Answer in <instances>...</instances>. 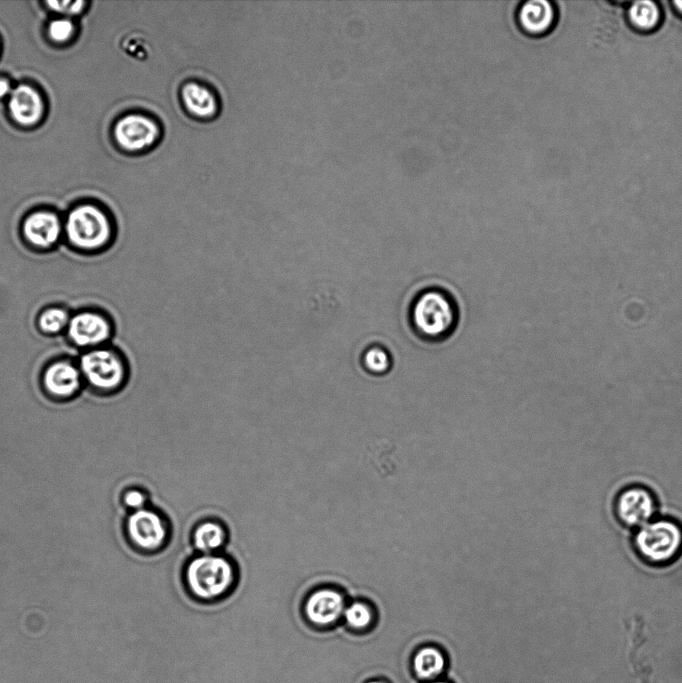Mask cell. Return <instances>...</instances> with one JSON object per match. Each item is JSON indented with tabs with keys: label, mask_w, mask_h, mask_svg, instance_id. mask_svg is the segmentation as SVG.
<instances>
[{
	"label": "cell",
	"mask_w": 682,
	"mask_h": 683,
	"mask_svg": "<svg viewBox=\"0 0 682 683\" xmlns=\"http://www.w3.org/2000/svg\"><path fill=\"white\" fill-rule=\"evenodd\" d=\"M77 363L85 388L95 395H115L129 381L130 365L127 357L110 344L81 352Z\"/></svg>",
	"instance_id": "1"
},
{
	"label": "cell",
	"mask_w": 682,
	"mask_h": 683,
	"mask_svg": "<svg viewBox=\"0 0 682 683\" xmlns=\"http://www.w3.org/2000/svg\"><path fill=\"white\" fill-rule=\"evenodd\" d=\"M114 239L115 231L109 217L93 205L72 209L63 222V240L77 254L94 256L104 253Z\"/></svg>",
	"instance_id": "2"
},
{
	"label": "cell",
	"mask_w": 682,
	"mask_h": 683,
	"mask_svg": "<svg viewBox=\"0 0 682 683\" xmlns=\"http://www.w3.org/2000/svg\"><path fill=\"white\" fill-rule=\"evenodd\" d=\"M236 570L227 557L216 554H199L186 566L185 583L191 594L203 601L223 597L232 590Z\"/></svg>",
	"instance_id": "3"
},
{
	"label": "cell",
	"mask_w": 682,
	"mask_h": 683,
	"mask_svg": "<svg viewBox=\"0 0 682 683\" xmlns=\"http://www.w3.org/2000/svg\"><path fill=\"white\" fill-rule=\"evenodd\" d=\"M633 544L639 557L650 565H666L682 551V527L671 519H652L639 527Z\"/></svg>",
	"instance_id": "4"
},
{
	"label": "cell",
	"mask_w": 682,
	"mask_h": 683,
	"mask_svg": "<svg viewBox=\"0 0 682 683\" xmlns=\"http://www.w3.org/2000/svg\"><path fill=\"white\" fill-rule=\"evenodd\" d=\"M411 321L419 335L429 339L447 336L456 323V307L439 290L421 293L411 308Z\"/></svg>",
	"instance_id": "5"
},
{
	"label": "cell",
	"mask_w": 682,
	"mask_h": 683,
	"mask_svg": "<svg viewBox=\"0 0 682 683\" xmlns=\"http://www.w3.org/2000/svg\"><path fill=\"white\" fill-rule=\"evenodd\" d=\"M115 333L113 319L105 311L83 308L72 312L65 337L81 352L110 344Z\"/></svg>",
	"instance_id": "6"
},
{
	"label": "cell",
	"mask_w": 682,
	"mask_h": 683,
	"mask_svg": "<svg viewBox=\"0 0 682 683\" xmlns=\"http://www.w3.org/2000/svg\"><path fill=\"white\" fill-rule=\"evenodd\" d=\"M39 386L46 398L58 403L75 399L85 388L77 360L70 357L48 361L40 372Z\"/></svg>",
	"instance_id": "7"
},
{
	"label": "cell",
	"mask_w": 682,
	"mask_h": 683,
	"mask_svg": "<svg viewBox=\"0 0 682 683\" xmlns=\"http://www.w3.org/2000/svg\"><path fill=\"white\" fill-rule=\"evenodd\" d=\"M125 532L129 543L144 553L160 550L168 540L167 521L160 513L146 507L128 516Z\"/></svg>",
	"instance_id": "8"
},
{
	"label": "cell",
	"mask_w": 682,
	"mask_h": 683,
	"mask_svg": "<svg viewBox=\"0 0 682 683\" xmlns=\"http://www.w3.org/2000/svg\"><path fill=\"white\" fill-rule=\"evenodd\" d=\"M118 144L129 152L153 148L162 137L159 121L149 115L132 113L120 119L114 129Z\"/></svg>",
	"instance_id": "9"
},
{
	"label": "cell",
	"mask_w": 682,
	"mask_h": 683,
	"mask_svg": "<svg viewBox=\"0 0 682 683\" xmlns=\"http://www.w3.org/2000/svg\"><path fill=\"white\" fill-rule=\"evenodd\" d=\"M21 239L35 253L53 251L63 240V222L53 212H33L21 225Z\"/></svg>",
	"instance_id": "10"
},
{
	"label": "cell",
	"mask_w": 682,
	"mask_h": 683,
	"mask_svg": "<svg viewBox=\"0 0 682 683\" xmlns=\"http://www.w3.org/2000/svg\"><path fill=\"white\" fill-rule=\"evenodd\" d=\"M654 495L645 487L630 486L623 489L615 501V514L620 523L639 528L654 518L656 512Z\"/></svg>",
	"instance_id": "11"
},
{
	"label": "cell",
	"mask_w": 682,
	"mask_h": 683,
	"mask_svg": "<svg viewBox=\"0 0 682 683\" xmlns=\"http://www.w3.org/2000/svg\"><path fill=\"white\" fill-rule=\"evenodd\" d=\"M347 603L339 589L321 587L307 596L303 609L305 617L314 626L332 627L342 620Z\"/></svg>",
	"instance_id": "12"
},
{
	"label": "cell",
	"mask_w": 682,
	"mask_h": 683,
	"mask_svg": "<svg viewBox=\"0 0 682 683\" xmlns=\"http://www.w3.org/2000/svg\"><path fill=\"white\" fill-rule=\"evenodd\" d=\"M179 99L184 111L199 121L215 119L221 109L220 98L215 88L202 80L185 81L180 87Z\"/></svg>",
	"instance_id": "13"
},
{
	"label": "cell",
	"mask_w": 682,
	"mask_h": 683,
	"mask_svg": "<svg viewBox=\"0 0 682 683\" xmlns=\"http://www.w3.org/2000/svg\"><path fill=\"white\" fill-rule=\"evenodd\" d=\"M450 660L446 650L435 643L416 647L409 659L411 675L419 683L436 681L446 677Z\"/></svg>",
	"instance_id": "14"
},
{
	"label": "cell",
	"mask_w": 682,
	"mask_h": 683,
	"mask_svg": "<svg viewBox=\"0 0 682 683\" xmlns=\"http://www.w3.org/2000/svg\"><path fill=\"white\" fill-rule=\"evenodd\" d=\"M555 18L551 2L528 0L520 3L516 11V22L520 30L528 35H541L552 26Z\"/></svg>",
	"instance_id": "15"
},
{
	"label": "cell",
	"mask_w": 682,
	"mask_h": 683,
	"mask_svg": "<svg viewBox=\"0 0 682 683\" xmlns=\"http://www.w3.org/2000/svg\"><path fill=\"white\" fill-rule=\"evenodd\" d=\"M9 110L18 123L29 126L41 118L43 102L35 89L28 85H19L10 94Z\"/></svg>",
	"instance_id": "16"
},
{
	"label": "cell",
	"mask_w": 682,
	"mask_h": 683,
	"mask_svg": "<svg viewBox=\"0 0 682 683\" xmlns=\"http://www.w3.org/2000/svg\"><path fill=\"white\" fill-rule=\"evenodd\" d=\"M342 620L350 632L365 635L376 627L378 615L369 601L359 599L347 603Z\"/></svg>",
	"instance_id": "17"
},
{
	"label": "cell",
	"mask_w": 682,
	"mask_h": 683,
	"mask_svg": "<svg viewBox=\"0 0 682 683\" xmlns=\"http://www.w3.org/2000/svg\"><path fill=\"white\" fill-rule=\"evenodd\" d=\"M227 531L215 520L200 522L192 532V543L200 554H216L227 542Z\"/></svg>",
	"instance_id": "18"
},
{
	"label": "cell",
	"mask_w": 682,
	"mask_h": 683,
	"mask_svg": "<svg viewBox=\"0 0 682 683\" xmlns=\"http://www.w3.org/2000/svg\"><path fill=\"white\" fill-rule=\"evenodd\" d=\"M72 312L61 305H50L40 310L35 319L38 332L46 337L65 334Z\"/></svg>",
	"instance_id": "19"
},
{
	"label": "cell",
	"mask_w": 682,
	"mask_h": 683,
	"mask_svg": "<svg viewBox=\"0 0 682 683\" xmlns=\"http://www.w3.org/2000/svg\"><path fill=\"white\" fill-rule=\"evenodd\" d=\"M659 9L652 1H637L629 9L630 20L639 28L650 29L659 20Z\"/></svg>",
	"instance_id": "20"
},
{
	"label": "cell",
	"mask_w": 682,
	"mask_h": 683,
	"mask_svg": "<svg viewBox=\"0 0 682 683\" xmlns=\"http://www.w3.org/2000/svg\"><path fill=\"white\" fill-rule=\"evenodd\" d=\"M364 365L374 373H383L389 369L390 357L386 350L372 347L364 354Z\"/></svg>",
	"instance_id": "21"
},
{
	"label": "cell",
	"mask_w": 682,
	"mask_h": 683,
	"mask_svg": "<svg viewBox=\"0 0 682 683\" xmlns=\"http://www.w3.org/2000/svg\"><path fill=\"white\" fill-rule=\"evenodd\" d=\"M74 31V25L69 19H57L49 25V36L57 42L68 40Z\"/></svg>",
	"instance_id": "22"
},
{
	"label": "cell",
	"mask_w": 682,
	"mask_h": 683,
	"mask_svg": "<svg viewBox=\"0 0 682 683\" xmlns=\"http://www.w3.org/2000/svg\"><path fill=\"white\" fill-rule=\"evenodd\" d=\"M147 502L146 494L136 488L128 489L123 494L124 505L133 511L145 508Z\"/></svg>",
	"instance_id": "23"
},
{
	"label": "cell",
	"mask_w": 682,
	"mask_h": 683,
	"mask_svg": "<svg viewBox=\"0 0 682 683\" xmlns=\"http://www.w3.org/2000/svg\"><path fill=\"white\" fill-rule=\"evenodd\" d=\"M86 4L85 1H48L46 2V5L49 6L50 9L53 11H56L61 14L65 15H74L78 14L81 12L83 9L84 5Z\"/></svg>",
	"instance_id": "24"
},
{
	"label": "cell",
	"mask_w": 682,
	"mask_h": 683,
	"mask_svg": "<svg viewBox=\"0 0 682 683\" xmlns=\"http://www.w3.org/2000/svg\"><path fill=\"white\" fill-rule=\"evenodd\" d=\"M12 92L10 83L5 79H0V98L7 95L10 96Z\"/></svg>",
	"instance_id": "25"
},
{
	"label": "cell",
	"mask_w": 682,
	"mask_h": 683,
	"mask_svg": "<svg viewBox=\"0 0 682 683\" xmlns=\"http://www.w3.org/2000/svg\"><path fill=\"white\" fill-rule=\"evenodd\" d=\"M364 683H392L390 680L383 677H376L366 680Z\"/></svg>",
	"instance_id": "26"
},
{
	"label": "cell",
	"mask_w": 682,
	"mask_h": 683,
	"mask_svg": "<svg viewBox=\"0 0 682 683\" xmlns=\"http://www.w3.org/2000/svg\"><path fill=\"white\" fill-rule=\"evenodd\" d=\"M427 683H454V682L445 677V678H442V679H439L436 681H432V682H427Z\"/></svg>",
	"instance_id": "27"
},
{
	"label": "cell",
	"mask_w": 682,
	"mask_h": 683,
	"mask_svg": "<svg viewBox=\"0 0 682 683\" xmlns=\"http://www.w3.org/2000/svg\"><path fill=\"white\" fill-rule=\"evenodd\" d=\"M674 4L676 5L677 9L682 12V1H676Z\"/></svg>",
	"instance_id": "28"
}]
</instances>
